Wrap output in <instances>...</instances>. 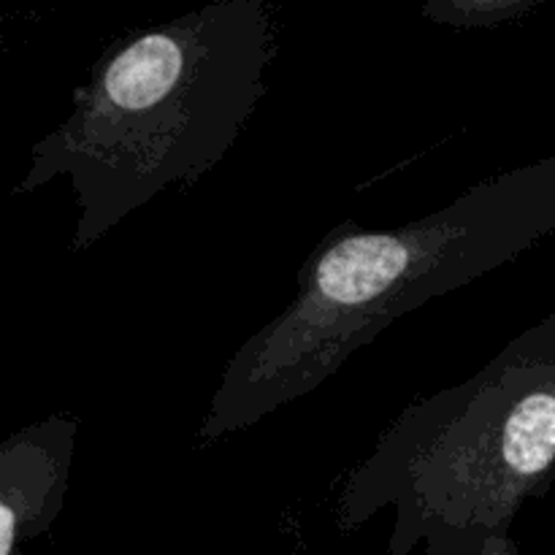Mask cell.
I'll use <instances>...</instances> for the list:
<instances>
[{
    "label": "cell",
    "instance_id": "277c9868",
    "mask_svg": "<svg viewBox=\"0 0 555 555\" xmlns=\"http://www.w3.org/2000/svg\"><path fill=\"white\" fill-rule=\"evenodd\" d=\"M76 417L49 415L0 444V555L43 534L65 507Z\"/></svg>",
    "mask_w": 555,
    "mask_h": 555
},
{
    "label": "cell",
    "instance_id": "6da1fadb",
    "mask_svg": "<svg viewBox=\"0 0 555 555\" xmlns=\"http://www.w3.org/2000/svg\"><path fill=\"white\" fill-rule=\"evenodd\" d=\"M276 22L263 0H215L114 41L70 114L30 150L14 193L65 177L85 253L168 188L204 179L266 95Z\"/></svg>",
    "mask_w": 555,
    "mask_h": 555
},
{
    "label": "cell",
    "instance_id": "5b68a950",
    "mask_svg": "<svg viewBox=\"0 0 555 555\" xmlns=\"http://www.w3.org/2000/svg\"><path fill=\"white\" fill-rule=\"evenodd\" d=\"M534 5L537 0H428L423 16L450 27H496Z\"/></svg>",
    "mask_w": 555,
    "mask_h": 555
},
{
    "label": "cell",
    "instance_id": "7a4b0ae2",
    "mask_svg": "<svg viewBox=\"0 0 555 555\" xmlns=\"http://www.w3.org/2000/svg\"><path fill=\"white\" fill-rule=\"evenodd\" d=\"M553 233L555 152L406 225L341 222L304 260L291 304L225 363L198 439L217 442L314 393L396 320Z\"/></svg>",
    "mask_w": 555,
    "mask_h": 555
},
{
    "label": "cell",
    "instance_id": "3957f363",
    "mask_svg": "<svg viewBox=\"0 0 555 555\" xmlns=\"http://www.w3.org/2000/svg\"><path fill=\"white\" fill-rule=\"evenodd\" d=\"M555 482V312L464 383L417 399L339 491L341 529L393 509L396 553L515 555L509 529Z\"/></svg>",
    "mask_w": 555,
    "mask_h": 555
}]
</instances>
